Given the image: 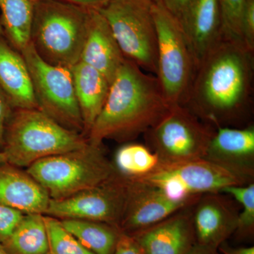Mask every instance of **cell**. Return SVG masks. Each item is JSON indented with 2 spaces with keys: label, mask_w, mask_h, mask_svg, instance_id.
Instances as JSON below:
<instances>
[{
  "label": "cell",
  "mask_w": 254,
  "mask_h": 254,
  "mask_svg": "<svg viewBox=\"0 0 254 254\" xmlns=\"http://www.w3.org/2000/svg\"><path fill=\"white\" fill-rule=\"evenodd\" d=\"M253 80L254 53L222 37L197 66L185 106L216 128L240 124L252 108Z\"/></svg>",
  "instance_id": "1"
},
{
  "label": "cell",
  "mask_w": 254,
  "mask_h": 254,
  "mask_svg": "<svg viewBox=\"0 0 254 254\" xmlns=\"http://www.w3.org/2000/svg\"><path fill=\"white\" fill-rule=\"evenodd\" d=\"M172 106L158 78L125 60L110 85L103 109L87 134L88 143L134 139L154 126Z\"/></svg>",
  "instance_id": "2"
},
{
  "label": "cell",
  "mask_w": 254,
  "mask_h": 254,
  "mask_svg": "<svg viewBox=\"0 0 254 254\" xmlns=\"http://www.w3.org/2000/svg\"><path fill=\"white\" fill-rule=\"evenodd\" d=\"M90 9L61 0H38L31 43L43 61L70 68L81 59Z\"/></svg>",
  "instance_id": "3"
},
{
  "label": "cell",
  "mask_w": 254,
  "mask_h": 254,
  "mask_svg": "<svg viewBox=\"0 0 254 254\" xmlns=\"http://www.w3.org/2000/svg\"><path fill=\"white\" fill-rule=\"evenodd\" d=\"M88 143L83 134L64 128L39 109H15L5 128L3 153L7 163L28 168Z\"/></svg>",
  "instance_id": "4"
},
{
  "label": "cell",
  "mask_w": 254,
  "mask_h": 254,
  "mask_svg": "<svg viewBox=\"0 0 254 254\" xmlns=\"http://www.w3.org/2000/svg\"><path fill=\"white\" fill-rule=\"evenodd\" d=\"M101 145L88 143L80 149L42 159L30 165L26 173L46 190L50 199L66 198L116 175Z\"/></svg>",
  "instance_id": "5"
},
{
  "label": "cell",
  "mask_w": 254,
  "mask_h": 254,
  "mask_svg": "<svg viewBox=\"0 0 254 254\" xmlns=\"http://www.w3.org/2000/svg\"><path fill=\"white\" fill-rule=\"evenodd\" d=\"M157 32V72L171 106L186 105L195 72L193 55L180 21L159 5L153 6Z\"/></svg>",
  "instance_id": "6"
},
{
  "label": "cell",
  "mask_w": 254,
  "mask_h": 254,
  "mask_svg": "<svg viewBox=\"0 0 254 254\" xmlns=\"http://www.w3.org/2000/svg\"><path fill=\"white\" fill-rule=\"evenodd\" d=\"M153 0H110L98 10L127 60L145 72H157V32Z\"/></svg>",
  "instance_id": "7"
},
{
  "label": "cell",
  "mask_w": 254,
  "mask_h": 254,
  "mask_svg": "<svg viewBox=\"0 0 254 254\" xmlns=\"http://www.w3.org/2000/svg\"><path fill=\"white\" fill-rule=\"evenodd\" d=\"M215 131L187 107L174 105L144 135L160 163L168 165L204 158Z\"/></svg>",
  "instance_id": "8"
},
{
  "label": "cell",
  "mask_w": 254,
  "mask_h": 254,
  "mask_svg": "<svg viewBox=\"0 0 254 254\" xmlns=\"http://www.w3.org/2000/svg\"><path fill=\"white\" fill-rule=\"evenodd\" d=\"M21 53L27 64L38 109L64 128L83 135L84 126L70 68L46 63L31 43Z\"/></svg>",
  "instance_id": "9"
},
{
  "label": "cell",
  "mask_w": 254,
  "mask_h": 254,
  "mask_svg": "<svg viewBox=\"0 0 254 254\" xmlns=\"http://www.w3.org/2000/svg\"><path fill=\"white\" fill-rule=\"evenodd\" d=\"M131 180L159 187L179 200L195 199L205 193H220L225 187L252 182L205 158L185 163L160 164L149 175Z\"/></svg>",
  "instance_id": "10"
},
{
  "label": "cell",
  "mask_w": 254,
  "mask_h": 254,
  "mask_svg": "<svg viewBox=\"0 0 254 254\" xmlns=\"http://www.w3.org/2000/svg\"><path fill=\"white\" fill-rule=\"evenodd\" d=\"M128 182L117 173L98 186L61 198L50 199L46 215L104 222L118 227L123 217Z\"/></svg>",
  "instance_id": "11"
},
{
  "label": "cell",
  "mask_w": 254,
  "mask_h": 254,
  "mask_svg": "<svg viewBox=\"0 0 254 254\" xmlns=\"http://www.w3.org/2000/svg\"><path fill=\"white\" fill-rule=\"evenodd\" d=\"M127 180L126 204L118 229L128 235H135L191 206L200 197L196 199H176L159 187L137 180Z\"/></svg>",
  "instance_id": "12"
},
{
  "label": "cell",
  "mask_w": 254,
  "mask_h": 254,
  "mask_svg": "<svg viewBox=\"0 0 254 254\" xmlns=\"http://www.w3.org/2000/svg\"><path fill=\"white\" fill-rule=\"evenodd\" d=\"M239 213L222 193L202 195L192 205L195 243L218 250L236 231Z\"/></svg>",
  "instance_id": "13"
},
{
  "label": "cell",
  "mask_w": 254,
  "mask_h": 254,
  "mask_svg": "<svg viewBox=\"0 0 254 254\" xmlns=\"http://www.w3.org/2000/svg\"><path fill=\"white\" fill-rule=\"evenodd\" d=\"M205 159L252 181L254 175V127H218Z\"/></svg>",
  "instance_id": "14"
},
{
  "label": "cell",
  "mask_w": 254,
  "mask_h": 254,
  "mask_svg": "<svg viewBox=\"0 0 254 254\" xmlns=\"http://www.w3.org/2000/svg\"><path fill=\"white\" fill-rule=\"evenodd\" d=\"M130 236L144 254H186L195 244L192 205Z\"/></svg>",
  "instance_id": "15"
},
{
  "label": "cell",
  "mask_w": 254,
  "mask_h": 254,
  "mask_svg": "<svg viewBox=\"0 0 254 254\" xmlns=\"http://www.w3.org/2000/svg\"><path fill=\"white\" fill-rule=\"evenodd\" d=\"M125 60L104 16L98 10H90L80 61L98 70L111 83Z\"/></svg>",
  "instance_id": "16"
},
{
  "label": "cell",
  "mask_w": 254,
  "mask_h": 254,
  "mask_svg": "<svg viewBox=\"0 0 254 254\" xmlns=\"http://www.w3.org/2000/svg\"><path fill=\"white\" fill-rule=\"evenodd\" d=\"M180 23L196 69L205 55L222 38L220 0H193Z\"/></svg>",
  "instance_id": "17"
},
{
  "label": "cell",
  "mask_w": 254,
  "mask_h": 254,
  "mask_svg": "<svg viewBox=\"0 0 254 254\" xmlns=\"http://www.w3.org/2000/svg\"><path fill=\"white\" fill-rule=\"evenodd\" d=\"M50 200L46 190L26 171L0 163V203L24 214L45 215Z\"/></svg>",
  "instance_id": "18"
},
{
  "label": "cell",
  "mask_w": 254,
  "mask_h": 254,
  "mask_svg": "<svg viewBox=\"0 0 254 254\" xmlns=\"http://www.w3.org/2000/svg\"><path fill=\"white\" fill-rule=\"evenodd\" d=\"M0 90L14 109H38L22 54L0 36Z\"/></svg>",
  "instance_id": "19"
},
{
  "label": "cell",
  "mask_w": 254,
  "mask_h": 254,
  "mask_svg": "<svg viewBox=\"0 0 254 254\" xmlns=\"http://www.w3.org/2000/svg\"><path fill=\"white\" fill-rule=\"evenodd\" d=\"M70 70L86 138L104 106L111 83L98 70L81 61Z\"/></svg>",
  "instance_id": "20"
},
{
  "label": "cell",
  "mask_w": 254,
  "mask_h": 254,
  "mask_svg": "<svg viewBox=\"0 0 254 254\" xmlns=\"http://www.w3.org/2000/svg\"><path fill=\"white\" fill-rule=\"evenodd\" d=\"M38 0H0V23L10 45L21 53L31 43V31Z\"/></svg>",
  "instance_id": "21"
},
{
  "label": "cell",
  "mask_w": 254,
  "mask_h": 254,
  "mask_svg": "<svg viewBox=\"0 0 254 254\" xmlns=\"http://www.w3.org/2000/svg\"><path fill=\"white\" fill-rule=\"evenodd\" d=\"M1 245L9 254H49L44 215L24 214L9 238Z\"/></svg>",
  "instance_id": "22"
},
{
  "label": "cell",
  "mask_w": 254,
  "mask_h": 254,
  "mask_svg": "<svg viewBox=\"0 0 254 254\" xmlns=\"http://www.w3.org/2000/svg\"><path fill=\"white\" fill-rule=\"evenodd\" d=\"M70 233L95 254H112L121 232L104 222L66 219L60 220Z\"/></svg>",
  "instance_id": "23"
},
{
  "label": "cell",
  "mask_w": 254,
  "mask_h": 254,
  "mask_svg": "<svg viewBox=\"0 0 254 254\" xmlns=\"http://www.w3.org/2000/svg\"><path fill=\"white\" fill-rule=\"evenodd\" d=\"M160 164L158 155L146 145L128 143L117 150L113 165L119 175L131 180L149 175Z\"/></svg>",
  "instance_id": "24"
},
{
  "label": "cell",
  "mask_w": 254,
  "mask_h": 254,
  "mask_svg": "<svg viewBox=\"0 0 254 254\" xmlns=\"http://www.w3.org/2000/svg\"><path fill=\"white\" fill-rule=\"evenodd\" d=\"M220 193L230 195L242 205L239 213L236 231L234 235L238 240L253 238L254 233V184L232 185L225 187Z\"/></svg>",
  "instance_id": "25"
},
{
  "label": "cell",
  "mask_w": 254,
  "mask_h": 254,
  "mask_svg": "<svg viewBox=\"0 0 254 254\" xmlns=\"http://www.w3.org/2000/svg\"><path fill=\"white\" fill-rule=\"evenodd\" d=\"M50 254H95L87 250L72 234L63 226L59 219L44 215Z\"/></svg>",
  "instance_id": "26"
},
{
  "label": "cell",
  "mask_w": 254,
  "mask_h": 254,
  "mask_svg": "<svg viewBox=\"0 0 254 254\" xmlns=\"http://www.w3.org/2000/svg\"><path fill=\"white\" fill-rule=\"evenodd\" d=\"M246 1L247 0H220L224 38L243 43L241 34V19Z\"/></svg>",
  "instance_id": "27"
},
{
  "label": "cell",
  "mask_w": 254,
  "mask_h": 254,
  "mask_svg": "<svg viewBox=\"0 0 254 254\" xmlns=\"http://www.w3.org/2000/svg\"><path fill=\"white\" fill-rule=\"evenodd\" d=\"M23 215L21 211L0 203V244L9 238Z\"/></svg>",
  "instance_id": "28"
},
{
  "label": "cell",
  "mask_w": 254,
  "mask_h": 254,
  "mask_svg": "<svg viewBox=\"0 0 254 254\" xmlns=\"http://www.w3.org/2000/svg\"><path fill=\"white\" fill-rule=\"evenodd\" d=\"M241 34L245 46L252 53L254 52V0H247L242 19Z\"/></svg>",
  "instance_id": "29"
},
{
  "label": "cell",
  "mask_w": 254,
  "mask_h": 254,
  "mask_svg": "<svg viewBox=\"0 0 254 254\" xmlns=\"http://www.w3.org/2000/svg\"><path fill=\"white\" fill-rule=\"evenodd\" d=\"M153 1L180 21L193 0H153Z\"/></svg>",
  "instance_id": "30"
},
{
  "label": "cell",
  "mask_w": 254,
  "mask_h": 254,
  "mask_svg": "<svg viewBox=\"0 0 254 254\" xmlns=\"http://www.w3.org/2000/svg\"><path fill=\"white\" fill-rule=\"evenodd\" d=\"M14 110L4 93L0 90V152L4 150L5 128Z\"/></svg>",
  "instance_id": "31"
},
{
  "label": "cell",
  "mask_w": 254,
  "mask_h": 254,
  "mask_svg": "<svg viewBox=\"0 0 254 254\" xmlns=\"http://www.w3.org/2000/svg\"><path fill=\"white\" fill-rule=\"evenodd\" d=\"M112 254H144L134 239L121 232Z\"/></svg>",
  "instance_id": "32"
},
{
  "label": "cell",
  "mask_w": 254,
  "mask_h": 254,
  "mask_svg": "<svg viewBox=\"0 0 254 254\" xmlns=\"http://www.w3.org/2000/svg\"><path fill=\"white\" fill-rule=\"evenodd\" d=\"M61 1L81 6L86 9L99 10L108 4L110 0H61Z\"/></svg>",
  "instance_id": "33"
},
{
  "label": "cell",
  "mask_w": 254,
  "mask_h": 254,
  "mask_svg": "<svg viewBox=\"0 0 254 254\" xmlns=\"http://www.w3.org/2000/svg\"><path fill=\"white\" fill-rule=\"evenodd\" d=\"M222 254H254V247H230L227 242L222 244L218 248Z\"/></svg>",
  "instance_id": "34"
},
{
  "label": "cell",
  "mask_w": 254,
  "mask_h": 254,
  "mask_svg": "<svg viewBox=\"0 0 254 254\" xmlns=\"http://www.w3.org/2000/svg\"><path fill=\"white\" fill-rule=\"evenodd\" d=\"M186 254H219L218 250L195 243Z\"/></svg>",
  "instance_id": "35"
},
{
  "label": "cell",
  "mask_w": 254,
  "mask_h": 254,
  "mask_svg": "<svg viewBox=\"0 0 254 254\" xmlns=\"http://www.w3.org/2000/svg\"><path fill=\"white\" fill-rule=\"evenodd\" d=\"M6 158L4 153L3 152H0V163H6Z\"/></svg>",
  "instance_id": "36"
},
{
  "label": "cell",
  "mask_w": 254,
  "mask_h": 254,
  "mask_svg": "<svg viewBox=\"0 0 254 254\" xmlns=\"http://www.w3.org/2000/svg\"><path fill=\"white\" fill-rule=\"evenodd\" d=\"M0 254H9L4 250V247H3L1 244H0Z\"/></svg>",
  "instance_id": "37"
},
{
  "label": "cell",
  "mask_w": 254,
  "mask_h": 254,
  "mask_svg": "<svg viewBox=\"0 0 254 254\" xmlns=\"http://www.w3.org/2000/svg\"><path fill=\"white\" fill-rule=\"evenodd\" d=\"M0 36H4V30H3L2 26H1V23H0Z\"/></svg>",
  "instance_id": "38"
},
{
  "label": "cell",
  "mask_w": 254,
  "mask_h": 254,
  "mask_svg": "<svg viewBox=\"0 0 254 254\" xmlns=\"http://www.w3.org/2000/svg\"></svg>",
  "instance_id": "39"
}]
</instances>
